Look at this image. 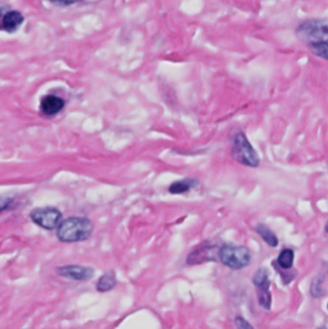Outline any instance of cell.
<instances>
[{
  "instance_id": "obj_17",
  "label": "cell",
  "mask_w": 328,
  "mask_h": 329,
  "mask_svg": "<svg viewBox=\"0 0 328 329\" xmlns=\"http://www.w3.org/2000/svg\"><path fill=\"white\" fill-rule=\"evenodd\" d=\"M235 323H236V326H237V329H253V328L246 322V320L241 318V317L236 318Z\"/></svg>"
},
{
  "instance_id": "obj_13",
  "label": "cell",
  "mask_w": 328,
  "mask_h": 329,
  "mask_svg": "<svg viewBox=\"0 0 328 329\" xmlns=\"http://www.w3.org/2000/svg\"><path fill=\"white\" fill-rule=\"evenodd\" d=\"M312 53L328 61V42H318L308 45Z\"/></svg>"
},
{
  "instance_id": "obj_12",
  "label": "cell",
  "mask_w": 328,
  "mask_h": 329,
  "mask_svg": "<svg viewBox=\"0 0 328 329\" xmlns=\"http://www.w3.org/2000/svg\"><path fill=\"white\" fill-rule=\"evenodd\" d=\"M294 251L290 248H286L284 250L281 251V253L279 254L278 262L279 266L283 269H290L292 268L293 263H294Z\"/></svg>"
},
{
  "instance_id": "obj_15",
  "label": "cell",
  "mask_w": 328,
  "mask_h": 329,
  "mask_svg": "<svg viewBox=\"0 0 328 329\" xmlns=\"http://www.w3.org/2000/svg\"><path fill=\"white\" fill-rule=\"evenodd\" d=\"M259 302H260V304L262 305L264 308L270 309L271 304H272V296H271V293L269 291V287L260 288Z\"/></svg>"
},
{
  "instance_id": "obj_11",
  "label": "cell",
  "mask_w": 328,
  "mask_h": 329,
  "mask_svg": "<svg viewBox=\"0 0 328 329\" xmlns=\"http://www.w3.org/2000/svg\"><path fill=\"white\" fill-rule=\"evenodd\" d=\"M257 233L262 237L263 240L270 246V247H275L278 245V239L274 235V233L271 230L268 226L264 224H258L256 226Z\"/></svg>"
},
{
  "instance_id": "obj_1",
  "label": "cell",
  "mask_w": 328,
  "mask_h": 329,
  "mask_svg": "<svg viewBox=\"0 0 328 329\" xmlns=\"http://www.w3.org/2000/svg\"><path fill=\"white\" fill-rule=\"evenodd\" d=\"M94 226L87 218L70 217L64 219L57 228V237L63 243H76L89 239Z\"/></svg>"
},
{
  "instance_id": "obj_10",
  "label": "cell",
  "mask_w": 328,
  "mask_h": 329,
  "mask_svg": "<svg viewBox=\"0 0 328 329\" xmlns=\"http://www.w3.org/2000/svg\"><path fill=\"white\" fill-rule=\"evenodd\" d=\"M115 274L113 272H108L99 278L97 284V290L100 293L109 292L115 288Z\"/></svg>"
},
{
  "instance_id": "obj_5",
  "label": "cell",
  "mask_w": 328,
  "mask_h": 329,
  "mask_svg": "<svg viewBox=\"0 0 328 329\" xmlns=\"http://www.w3.org/2000/svg\"><path fill=\"white\" fill-rule=\"evenodd\" d=\"M30 218L37 225L47 230L58 228L63 221L62 213L54 207L35 208L30 213Z\"/></svg>"
},
{
  "instance_id": "obj_16",
  "label": "cell",
  "mask_w": 328,
  "mask_h": 329,
  "mask_svg": "<svg viewBox=\"0 0 328 329\" xmlns=\"http://www.w3.org/2000/svg\"><path fill=\"white\" fill-rule=\"evenodd\" d=\"M51 3H53L56 6L59 7H66V6H71L74 5L82 0H50Z\"/></svg>"
},
{
  "instance_id": "obj_14",
  "label": "cell",
  "mask_w": 328,
  "mask_h": 329,
  "mask_svg": "<svg viewBox=\"0 0 328 329\" xmlns=\"http://www.w3.org/2000/svg\"><path fill=\"white\" fill-rule=\"evenodd\" d=\"M253 282H254V285L258 288L270 287L268 272L265 269H259L254 274Z\"/></svg>"
},
{
  "instance_id": "obj_7",
  "label": "cell",
  "mask_w": 328,
  "mask_h": 329,
  "mask_svg": "<svg viewBox=\"0 0 328 329\" xmlns=\"http://www.w3.org/2000/svg\"><path fill=\"white\" fill-rule=\"evenodd\" d=\"M65 107V100L55 95H49L41 101V111L47 115L60 113Z\"/></svg>"
},
{
  "instance_id": "obj_2",
  "label": "cell",
  "mask_w": 328,
  "mask_h": 329,
  "mask_svg": "<svg viewBox=\"0 0 328 329\" xmlns=\"http://www.w3.org/2000/svg\"><path fill=\"white\" fill-rule=\"evenodd\" d=\"M295 34L308 45L318 42H328V18H313L300 23Z\"/></svg>"
},
{
  "instance_id": "obj_3",
  "label": "cell",
  "mask_w": 328,
  "mask_h": 329,
  "mask_svg": "<svg viewBox=\"0 0 328 329\" xmlns=\"http://www.w3.org/2000/svg\"><path fill=\"white\" fill-rule=\"evenodd\" d=\"M232 155L239 163L248 165L257 166L260 160L258 154L252 148L244 133L237 134L232 142Z\"/></svg>"
},
{
  "instance_id": "obj_4",
  "label": "cell",
  "mask_w": 328,
  "mask_h": 329,
  "mask_svg": "<svg viewBox=\"0 0 328 329\" xmlns=\"http://www.w3.org/2000/svg\"><path fill=\"white\" fill-rule=\"evenodd\" d=\"M221 263L233 270H240L250 263L251 254L245 247L225 245L219 249Z\"/></svg>"
},
{
  "instance_id": "obj_8",
  "label": "cell",
  "mask_w": 328,
  "mask_h": 329,
  "mask_svg": "<svg viewBox=\"0 0 328 329\" xmlns=\"http://www.w3.org/2000/svg\"><path fill=\"white\" fill-rule=\"evenodd\" d=\"M24 17L18 11H9L2 16L1 28L7 33H15L22 25Z\"/></svg>"
},
{
  "instance_id": "obj_9",
  "label": "cell",
  "mask_w": 328,
  "mask_h": 329,
  "mask_svg": "<svg viewBox=\"0 0 328 329\" xmlns=\"http://www.w3.org/2000/svg\"><path fill=\"white\" fill-rule=\"evenodd\" d=\"M197 182L195 179H190V178L182 179L179 181L172 183L169 186L168 191L172 195H180V194H184V193L190 191L192 188H194L197 185Z\"/></svg>"
},
{
  "instance_id": "obj_6",
  "label": "cell",
  "mask_w": 328,
  "mask_h": 329,
  "mask_svg": "<svg viewBox=\"0 0 328 329\" xmlns=\"http://www.w3.org/2000/svg\"><path fill=\"white\" fill-rule=\"evenodd\" d=\"M94 270L92 268H87L77 265L63 266L57 269V274L63 277L69 279L85 281L89 280L94 275Z\"/></svg>"
},
{
  "instance_id": "obj_18",
  "label": "cell",
  "mask_w": 328,
  "mask_h": 329,
  "mask_svg": "<svg viewBox=\"0 0 328 329\" xmlns=\"http://www.w3.org/2000/svg\"><path fill=\"white\" fill-rule=\"evenodd\" d=\"M326 231H327V232H328V223H327V226H326Z\"/></svg>"
}]
</instances>
